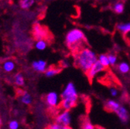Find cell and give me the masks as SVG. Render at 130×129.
<instances>
[{
    "mask_svg": "<svg viewBox=\"0 0 130 129\" xmlns=\"http://www.w3.org/2000/svg\"><path fill=\"white\" fill-rule=\"evenodd\" d=\"M97 60L98 58L95 53L88 47H84L76 52L75 65L86 73Z\"/></svg>",
    "mask_w": 130,
    "mask_h": 129,
    "instance_id": "1",
    "label": "cell"
},
{
    "mask_svg": "<svg viewBox=\"0 0 130 129\" xmlns=\"http://www.w3.org/2000/svg\"><path fill=\"white\" fill-rule=\"evenodd\" d=\"M65 41L69 48L77 52L82 49L80 46H83V44L86 43V38L84 33L80 29H72L68 32L65 37Z\"/></svg>",
    "mask_w": 130,
    "mask_h": 129,
    "instance_id": "2",
    "label": "cell"
},
{
    "mask_svg": "<svg viewBox=\"0 0 130 129\" xmlns=\"http://www.w3.org/2000/svg\"><path fill=\"white\" fill-rule=\"evenodd\" d=\"M62 99H69L74 101H77L78 95L74 84L72 82H69L66 87L64 88L63 93L61 94Z\"/></svg>",
    "mask_w": 130,
    "mask_h": 129,
    "instance_id": "3",
    "label": "cell"
},
{
    "mask_svg": "<svg viewBox=\"0 0 130 129\" xmlns=\"http://www.w3.org/2000/svg\"><path fill=\"white\" fill-rule=\"evenodd\" d=\"M105 70V67L102 65V64L99 61L97 60L95 62V63L94 65L91 67V68L88 70V72L86 73L87 74V77H88V79L91 80H92L98 73L102 72V71H104Z\"/></svg>",
    "mask_w": 130,
    "mask_h": 129,
    "instance_id": "4",
    "label": "cell"
},
{
    "mask_svg": "<svg viewBox=\"0 0 130 129\" xmlns=\"http://www.w3.org/2000/svg\"><path fill=\"white\" fill-rule=\"evenodd\" d=\"M71 118L69 110H64L56 118V123L63 126H69L71 124Z\"/></svg>",
    "mask_w": 130,
    "mask_h": 129,
    "instance_id": "5",
    "label": "cell"
},
{
    "mask_svg": "<svg viewBox=\"0 0 130 129\" xmlns=\"http://www.w3.org/2000/svg\"><path fill=\"white\" fill-rule=\"evenodd\" d=\"M34 36L37 40H44L47 36V31L40 24H35L34 26Z\"/></svg>",
    "mask_w": 130,
    "mask_h": 129,
    "instance_id": "6",
    "label": "cell"
},
{
    "mask_svg": "<svg viewBox=\"0 0 130 129\" xmlns=\"http://www.w3.org/2000/svg\"><path fill=\"white\" fill-rule=\"evenodd\" d=\"M46 102L50 107H56L59 102V97L56 92H50L46 96Z\"/></svg>",
    "mask_w": 130,
    "mask_h": 129,
    "instance_id": "7",
    "label": "cell"
},
{
    "mask_svg": "<svg viewBox=\"0 0 130 129\" xmlns=\"http://www.w3.org/2000/svg\"><path fill=\"white\" fill-rule=\"evenodd\" d=\"M116 114L118 115L119 120L123 123V124H126L128 120H129V115L128 112L127 110V109L124 107V106H120V107L118 109V110L116 112Z\"/></svg>",
    "mask_w": 130,
    "mask_h": 129,
    "instance_id": "8",
    "label": "cell"
},
{
    "mask_svg": "<svg viewBox=\"0 0 130 129\" xmlns=\"http://www.w3.org/2000/svg\"><path fill=\"white\" fill-rule=\"evenodd\" d=\"M32 67L36 71L45 73V71L46 70V63L43 60H40L39 61H34L32 63Z\"/></svg>",
    "mask_w": 130,
    "mask_h": 129,
    "instance_id": "9",
    "label": "cell"
},
{
    "mask_svg": "<svg viewBox=\"0 0 130 129\" xmlns=\"http://www.w3.org/2000/svg\"><path fill=\"white\" fill-rule=\"evenodd\" d=\"M120 104L114 100H108L105 102V108L111 112H116L118 109L120 107Z\"/></svg>",
    "mask_w": 130,
    "mask_h": 129,
    "instance_id": "10",
    "label": "cell"
},
{
    "mask_svg": "<svg viewBox=\"0 0 130 129\" xmlns=\"http://www.w3.org/2000/svg\"><path fill=\"white\" fill-rule=\"evenodd\" d=\"M77 104V101L69 100V99H62L60 102V107L64 110H69L73 108Z\"/></svg>",
    "mask_w": 130,
    "mask_h": 129,
    "instance_id": "11",
    "label": "cell"
},
{
    "mask_svg": "<svg viewBox=\"0 0 130 129\" xmlns=\"http://www.w3.org/2000/svg\"><path fill=\"white\" fill-rule=\"evenodd\" d=\"M117 29L121 32V33L124 35L130 33V22L129 23H119L116 26Z\"/></svg>",
    "mask_w": 130,
    "mask_h": 129,
    "instance_id": "12",
    "label": "cell"
},
{
    "mask_svg": "<svg viewBox=\"0 0 130 129\" xmlns=\"http://www.w3.org/2000/svg\"><path fill=\"white\" fill-rule=\"evenodd\" d=\"M3 68L6 72H12L15 69V63L12 60H6L3 63Z\"/></svg>",
    "mask_w": 130,
    "mask_h": 129,
    "instance_id": "13",
    "label": "cell"
},
{
    "mask_svg": "<svg viewBox=\"0 0 130 129\" xmlns=\"http://www.w3.org/2000/svg\"><path fill=\"white\" fill-rule=\"evenodd\" d=\"M118 69L122 73H128L130 71V67L126 62H122L118 65Z\"/></svg>",
    "mask_w": 130,
    "mask_h": 129,
    "instance_id": "14",
    "label": "cell"
},
{
    "mask_svg": "<svg viewBox=\"0 0 130 129\" xmlns=\"http://www.w3.org/2000/svg\"><path fill=\"white\" fill-rule=\"evenodd\" d=\"M60 71H61V69H60V68L51 67V68L47 69V70L45 71V75H46V77H51L55 76L56 74H58Z\"/></svg>",
    "mask_w": 130,
    "mask_h": 129,
    "instance_id": "15",
    "label": "cell"
},
{
    "mask_svg": "<svg viewBox=\"0 0 130 129\" xmlns=\"http://www.w3.org/2000/svg\"><path fill=\"white\" fill-rule=\"evenodd\" d=\"M113 11L117 14H122L125 9V5L122 3H116L112 7Z\"/></svg>",
    "mask_w": 130,
    "mask_h": 129,
    "instance_id": "16",
    "label": "cell"
},
{
    "mask_svg": "<svg viewBox=\"0 0 130 129\" xmlns=\"http://www.w3.org/2000/svg\"><path fill=\"white\" fill-rule=\"evenodd\" d=\"M20 101L23 104H25L26 105L31 104L32 102V98H31V96L29 94H28L27 92H24L21 97H20Z\"/></svg>",
    "mask_w": 130,
    "mask_h": 129,
    "instance_id": "17",
    "label": "cell"
},
{
    "mask_svg": "<svg viewBox=\"0 0 130 129\" xmlns=\"http://www.w3.org/2000/svg\"><path fill=\"white\" fill-rule=\"evenodd\" d=\"M98 60H99L105 68H107L110 65L109 60H108V56L105 55V54H101L99 57V59H98Z\"/></svg>",
    "mask_w": 130,
    "mask_h": 129,
    "instance_id": "18",
    "label": "cell"
},
{
    "mask_svg": "<svg viewBox=\"0 0 130 129\" xmlns=\"http://www.w3.org/2000/svg\"><path fill=\"white\" fill-rule=\"evenodd\" d=\"M35 46L38 50H44L47 46V43L45 40H37Z\"/></svg>",
    "mask_w": 130,
    "mask_h": 129,
    "instance_id": "19",
    "label": "cell"
},
{
    "mask_svg": "<svg viewBox=\"0 0 130 129\" xmlns=\"http://www.w3.org/2000/svg\"><path fill=\"white\" fill-rule=\"evenodd\" d=\"M14 82L18 86H23L24 84V78L21 73H17L14 77Z\"/></svg>",
    "mask_w": 130,
    "mask_h": 129,
    "instance_id": "20",
    "label": "cell"
},
{
    "mask_svg": "<svg viewBox=\"0 0 130 129\" xmlns=\"http://www.w3.org/2000/svg\"><path fill=\"white\" fill-rule=\"evenodd\" d=\"M80 129H95V126L91 124L88 118H86L81 124Z\"/></svg>",
    "mask_w": 130,
    "mask_h": 129,
    "instance_id": "21",
    "label": "cell"
},
{
    "mask_svg": "<svg viewBox=\"0 0 130 129\" xmlns=\"http://www.w3.org/2000/svg\"><path fill=\"white\" fill-rule=\"evenodd\" d=\"M34 3V0H32V1L31 0H23V1H20V6L24 9H27L30 8Z\"/></svg>",
    "mask_w": 130,
    "mask_h": 129,
    "instance_id": "22",
    "label": "cell"
},
{
    "mask_svg": "<svg viewBox=\"0 0 130 129\" xmlns=\"http://www.w3.org/2000/svg\"><path fill=\"white\" fill-rule=\"evenodd\" d=\"M108 60H109V63H110V65L111 66H115L116 65V63L117 62V56L116 54H114V53H108Z\"/></svg>",
    "mask_w": 130,
    "mask_h": 129,
    "instance_id": "23",
    "label": "cell"
},
{
    "mask_svg": "<svg viewBox=\"0 0 130 129\" xmlns=\"http://www.w3.org/2000/svg\"><path fill=\"white\" fill-rule=\"evenodd\" d=\"M9 129H18L19 128V123L16 121H11L9 124Z\"/></svg>",
    "mask_w": 130,
    "mask_h": 129,
    "instance_id": "24",
    "label": "cell"
},
{
    "mask_svg": "<svg viewBox=\"0 0 130 129\" xmlns=\"http://www.w3.org/2000/svg\"><path fill=\"white\" fill-rule=\"evenodd\" d=\"M62 127H63V125L57 124V123H55L54 124H51V125L49 126L47 129H62Z\"/></svg>",
    "mask_w": 130,
    "mask_h": 129,
    "instance_id": "25",
    "label": "cell"
},
{
    "mask_svg": "<svg viewBox=\"0 0 130 129\" xmlns=\"http://www.w3.org/2000/svg\"><path fill=\"white\" fill-rule=\"evenodd\" d=\"M110 93H111V96H113V97H116L118 95V90L115 88H111Z\"/></svg>",
    "mask_w": 130,
    "mask_h": 129,
    "instance_id": "26",
    "label": "cell"
},
{
    "mask_svg": "<svg viewBox=\"0 0 130 129\" xmlns=\"http://www.w3.org/2000/svg\"><path fill=\"white\" fill-rule=\"evenodd\" d=\"M62 129H72L70 126H63Z\"/></svg>",
    "mask_w": 130,
    "mask_h": 129,
    "instance_id": "27",
    "label": "cell"
},
{
    "mask_svg": "<svg viewBox=\"0 0 130 129\" xmlns=\"http://www.w3.org/2000/svg\"><path fill=\"white\" fill-rule=\"evenodd\" d=\"M95 129H105V128H104L101 126H95Z\"/></svg>",
    "mask_w": 130,
    "mask_h": 129,
    "instance_id": "28",
    "label": "cell"
},
{
    "mask_svg": "<svg viewBox=\"0 0 130 129\" xmlns=\"http://www.w3.org/2000/svg\"><path fill=\"white\" fill-rule=\"evenodd\" d=\"M1 124H2V120L0 118V127H1Z\"/></svg>",
    "mask_w": 130,
    "mask_h": 129,
    "instance_id": "29",
    "label": "cell"
}]
</instances>
